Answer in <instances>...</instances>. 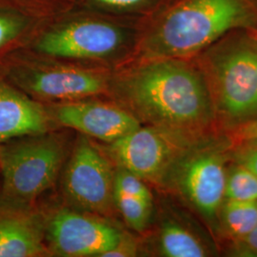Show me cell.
Returning a JSON list of instances; mask_svg holds the SVG:
<instances>
[{"instance_id": "cell-27", "label": "cell", "mask_w": 257, "mask_h": 257, "mask_svg": "<svg viewBox=\"0 0 257 257\" xmlns=\"http://www.w3.org/2000/svg\"><path fill=\"white\" fill-rule=\"evenodd\" d=\"M0 151H1V145H0Z\"/></svg>"}, {"instance_id": "cell-23", "label": "cell", "mask_w": 257, "mask_h": 257, "mask_svg": "<svg viewBox=\"0 0 257 257\" xmlns=\"http://www.w3.org/2000/svg\"><path fill=\"white\" fill-rule=\"evenodd\" d=\"M230 253L234 256L257 257V224L247 236L231 242Z\"/></svg>"}, {"instance_id": "cell-4", "label": "cell", "mask_w": 257, "mask_h": 257, "mask_svg": "<svg viewBox=\"0 0 257 257\" xmlns=\"http://www.w3.org/2000/svg\"><path fill=\"white\" fill-rule=\"evenodd\" d=\"M0 145V208L29 210L55 183L64 163L66 139L47 132Z\"/></svg>"}, {"instance_id": "cell-25", "label": "cell", "mask_w": 257, "mask_h": 257, "mask_svg": "<svg viewBox=\"0 0 257 257\" xmlns=\"http://www.w3.org/2000/svg\"><path fill=\"white\" fill-rule=\"evenodd\" d=\"M253 32H254V34H255V36H256L257 37V29H255V30H252Z\"/></svg>"}, {"instance_id": "cell-5", "label": "cell", "mask_w": 257, "mask_h": 257, "mask_svg": "<svg viewBox=\"0 0 257 257\" xmlns=\"http://www.w3.org/2000/svg\"><path fill=\"white\" fill-rule=\"evenodd\" d=\"M138 30L103 18L74 17L31 36L22 48L48 58L110 62L133 58Z\"/></svg>"}, {"instance_id": "cell-22", "label": "cell", "mask_w": 257, "mask_h": 257, "mask_svg": "<svg viewBox=\"0 0 257 257\" xmlns=\"http://www.w3.org/2000/svg\"><path fill=\"white\" fill-rule=\"evenodd\" d=\"M230 139L231 146L257 143V119L252 120L236 128L224 132Z\"/></svg>"}, {"instance_id": "cell-9", "label": "cell", "mask_w": 257, "mask_h": 257, "mask_svg": "<svg viewBox=\"0 0 257 257\" xmlns=\"http://www.w3.org/2000/svg\"><path fill=\"white\" fill-rule=\"evenodd\" d=\"M114 171L88 138H78L66 168L64 194L77 211L106 214L114 206Z\"/></svg>"}, {"instance_id": "cell-2", "label": "cell", "mask_w": 257, "mask_h": 257, "mask_svg": "<svg viewBox=\"0 0 257 257\" xmlns=\"http://www.w3.org/2000/svg\"><path fill=\"white\" fill-rule=\"evenodd\" d=\"M237 29H257L254 0H165L139 24L133 60L193 59Z\"/></svg>"}, {"instance_id": "cell-18", "label": "cell", "mask_w": 257, "mask_h": 257, "mask_svg": "<svg viewBox=\"0 0 257 257\" xmlns=\"http://www.w3.org/2000/svg\"><path fill=\"white\" fill-rule=\"evenodd\" d=\"M113 198L114 205L130 228L138 232L147 229L152 217L153 201L119 193H113Z\"/></svg>"}, {"instance_id": "cell-20", "label": "cell", "mask_w": 257, "mask_h": 257, "mask_svg": "<svg viewBox=\"0 0 257 257\" xmlns=\"http://www.w3.org/2000/svg\"><path fill=\"white\" fill-rule=\"evenodd\" d=\"M95 6L102 9L142 13L144 17L158 8L165 0H91Z\"/></svg>"}, {"instance_id": "cell-17", "label": "cell", "mask_w": 257, "mask_h": 257, "mask_svg": "<svg viewBox=\"0 0 257 257\" xmlns=\"http://www.w3.org/2000/svg\"><path fill=\"white\" fill-rule=\"evenodd\" d=\"M225 199L257 201V175L244 166L230 161L227 169Z\"/></svg>"}, {"instance_id": "cell-26", "label": "cell", "mask_w": 257, "mask_h": 257, "mask_svg": "<svg viewBox=\"0 0 257 257\" xmlns=\"http://www.w3.org/2000/svg\"><path fill=\"white\" fill-rule=\"evenodd\" d=\"M19 1H22V2H24V3H27L28 4V0H19Z\"/></svg>"}, {"instance_id": "cell-13", "label": "cell", "mask_w": 257, "mask_h": 257, "mask_svg": "<svg viewBox=\"0 0 257 257\" xmlns=\"http://www.w3.org/2000/svg\"><path fill=\"white\" fill-rule=\"evenodd\" d=\"M39 214L0 208V257H37L47 252Z\"/></svg>"}, {"instance_id": "cell-3", "label": "cell", "mask_w": 257, "mask_h": 257, "mask_svg": "<svg viewBox=\"0 0 257 257\" xmlns=\"http://www.w3.org/2000/svg\"><path fill=\"white\" fill-rule=\"evenodd\" d=\"M222 132L257 119V37L237 29L193 58Z\"/></svg>"}, {"instance_id": "cell-12", "label": "cell", "mask_w": 257, "mask_h": 257, "mask_svg": "<svg viewBox=\"0 0 257 257\" xmlns=\"http://www.w3.org/2000/svg\"><path fill=\"white\" fill-rule=\"evenodd\" d=\"M49 128V111L40 102L20 91L0 73V144L41 135Z\"/></svg>"}, {"instance_id": "cell-7", "label": "cell", "mask_w": 257, "mask_h": 257, "mask_svg": "<svg viewBox=\"0 0 257 257\" xmlns=\"http://www.w3.org/2000/svg\"><path fill=\"white\" fill-rule=\"evenodd\" d=\"M0 73L37 101H74L110 92L111 76L79 65L42 60L24 48L0 62Z\"/></svg>"}, {"instance_id": "cell-19", "label": "cell", "mask_w": 257, "mask_h": 257, "mask_svg": "<svg viewBox=\"0 0 257 257\" xmlns=\"http://www.w3.org/2000/svg\"><path fill=\"white\" fill-rule=\"evenodd\" d=\"M113 193L139 197L148 201H153V194L143 179L123 167H118L114 172Z\"/></svg>"}, {"instance_id": "cell-14", "label": "cell", "mask_w": 257, "mask_h": 257, "mask_svg": "<svg viewBox=\"0 0 257 257\" xmlns=\"http://www.w3.org/2000/svg\"><path fill=\"white\" fill-rule=\"evenodd\" d=\"M157 250L166 257L210 256V247L180 221L168 217L161 222L157 235Z\"/></svg>"}, {"instance_id": "cell-6", "label": "cell", "mask_w": 257, "mask_h": 257, "mask_svg": "<svg viewBox=\"0 0 257 257\" xmlns=\"http://www.w3.org/2000/svg\"><path fill=\"white\" fill-rule=\"evenodd\" d=\"M230 149L224 132H212L175 163L163 185L177 193L214 233L218 232V215L225 200Z\"/></svg>"}, {"instance_id": "cell-10", "label": "cell", "mask_w": 257, "mask_h": 257, "mask_svg": "<svg viewBox=\"0 0 257 257\" xmlns=\"http://www.w3.org/2000/svg\"><path fill=\"white\" fill-rule=\"evenodd\" d=\"M45 231L51 250L66 257H103L125 234L106 221L70 209L56 211Z\"/></svg>"}, {"instance_id": "cell-8", "label": "cell", "mask_w": 257, "mask_h": 257, "mask_svg": "<svg viewBox=\"0 0 257 257\" xmlns=\"http://www.w3.org/2000/svg\"><path fill=\"white\" fill-rule=\"evenodd\" d=\"M214 131L140 126L110 143V156L144 181L163 186L175 163Z\"/></svg>"}, {"instance_id": "cell-16", "label": "cell", "mask_w": 257, "mask_h": 257, "mask_svg": "<svg viewBox=\"0 0 257 257\" xmlns=\"http://www.w3.org/2000/svg\"><path fill=\"white\" fill-rule=\"evenodd\" d=\"M257 224V201L225 199L218 215V233L235 242L252 230Z\"/></svg>"}, {"instance_id": "cell-15", "label": "cell", "mask_w": 257, "mask_h": 257, "mask_svg": "<svg viewBox=\"0 0 257 257\" xmlns=\"http://www.w3.org/2000/svg\"><path fill=\"white\" fill-rule=\"evenodd\" d=\"M35 25L29 8L0 0V62L27 43Z\"/></svg>"}, {"instance_id": "cell-24", "label": "cell", "mask_w": 257, "mask_h": 257, "mask_svg": "<svg viewBox=\"0 0 257 257\" xmlns=\"http://www.w3.org/2000/svg\"><path fill=\"white\" fill-rule=\"evenodd\" d=\"M138 252L137 241L128 233H125L119 243L114 248L107 251L103 257L137 256Z\"/></svg>"}, {"instance_id": "cell-28", "label": "cell", "mask_w": 257, "mask_h": 257, "mask_svg": "<svg viewBox=\"0 0 257 257\" xmlns=\"http://www.w3.org/2000/svg\"><path fill=\"white\" fill-rule=\"evenodd\" d=\"M254 1H255V2H256V3H257V0H254Z\"/></svg>"}, {"instance_id": "cell-21", "label": "cell", "mask_w": 257, "mask_h": 257, "mask_svg": "<svg viewBox=\"0 0 257 257\" xmlns=\"http://www.w3.org/2000/svg\"><path fill=\"white\" fill-rule=\"evenodd\" d=\"M230 161L244 166L257 175V143L231 146Z\"/></svg>"}, {"instance_id": "cell-11", "label": "cell", "mask_w": 257, "mask_h": 257, "mask_svg": "<svg viewBox=\"0 0 257 257\" xmlns=\"http://www.w3.org/2000/svg\"><path fill=\"white\" fill-rule=\"evenodd\" d=\"M83 100L55 104L52 115L64 127L110 144L141 126L138 118L121 105Z\"/></svg>"}, {"instance_id": "cell-1", "label": "cell", "mask_w": 257, "mask_h": 257, "mask_svg": "<svg viewBox=\"0 0 257 257\" xmlns=\"http://www.w3.org/2000/svg\"><path fill=\"white\" fill-rule=\"evenodd\" d=\"M110 92L141 124L218 130L206 84L193 59L134 60L111 76Z\"/></svg>"}]
</instances>
